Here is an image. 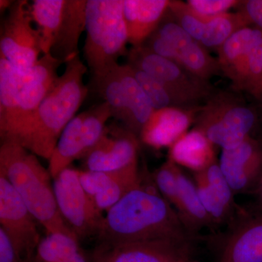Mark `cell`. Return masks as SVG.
Returning a JSON list of instances; mask_svg holds the SVG:
<instances>
[{
  "mask_svg": "<svg viewBox=\"0 0 262 262\" xmlns=\"http://www.w3.org/2000/svg\"><path fill=\"white\" fill-rule=\"evenodd\" d=\"M38 256L42 262H67L80 252L78 238L63 233L48 234L39 241Z\"/></svg>",
  "mask_w": 262,
  "mask_h": 262,
  "instance_id": "28",
  "label": "cell"
},
{
  "mask_svg": "<svg viewBox=\"0 0 262 262\" xmlns=\"http://www.w3.org/2000/svg\"><path fill=\"white\" fill-rule=\"evenodd\" d=\"M84 112L76 115L62 132L49 161V170L54 179L70 168L72 162L83 159L87 155L83 121Z\"/></svg>",
  "mask_w": 262,
  "mask_h": 262,
  "instance_id": "20",
  "label": "cell"
},
{
  "mask_svg": "<svg viewBox=\"0 0 262 262\" xmlns=\"http://www.w3.org/2000/svg\"><path fill=\"white\" fill-rule=\"evenodd\" d=\"M229 80L236 91L262 98V37L253 43Z\"/></svg>",
  "mask_w": 262,
  "mask_h": 262,
  "instance_id": "24",
  "label": "cell"
},
{
  "mask_svg": "<svg viewBox=\"0 0 262 262\" xmlns=\"http://www.w3.org/2000/svg\"><path fill=\"white\" fill-rule=\"evenodd\" d=\"M20 253L9 235L0 227V262H18Z\"/></svg>",
  "mask_w": 262,
  "mask_h": 262,
  "instance_id": "37",
  "label": "cell"
},
{
  "mask_svg": "<svg viewBox=\"0 0 262 262\" xmlns=\"http://www.w3.org/2000/svg\"><path fill=\"white\" fill-rule=\"evenodd\" d=\"M191 238H164L118 245L100 244L93 262H189L194 252Z\"/></svg>",
  "mask_w": 262,
  "mask_h": 262,
  "instance_id": "11",
  "label": "cell"
},
{
  "mask_svg": "<svg viewBox=\"0 0 262 262\" xmlns=\"http://www.w3.org/2000/svg\"><path fill=\"white\" fill-rule=\"evenodd\" d=\"M130 68L133 75L149 98L155 110L168 107L189 108L182 100L154 77L138 69L132 67Z\"/></svg>",
  "mask_w": 262,
  "mask_h": 262,
  "instance_id": "30",
  "label": "cell"
},
{
  "mask_svg": "<svg viewBox=\"0 0 262 262\" xmlns=\"http://www.w3.org/2000/svg\"><path fill=\"white\" fill-rule=\"evenodd\" d=\"M62 63L46 54L28 70L20 72L15 69L18 84L15 107L9 123L0 131L2 140L10 139L32 118L58 78V67Z\"/></svg>",
  "mask_w": 262,
  "mask_h": 262,
  "instance_id": "9",
  "label": "cell"
},
{
  "mask_svg": "<svg viewBox=\"0 0 262 262\" xmlns=\"http://www.w3.org/2000/svg\"><path fill=\"white\" fill-rule=\"evenodd\" d=\"M141 183L138 164L125 168L115 182L95 196L93 199L95 207L100 213L107 212Z\"/></svg>",
  "mask_w": 262,
  "mask_h": 262,
  "instance_id": "27",
  "label": "cell"
},
{
  "mask_svg": "<svg viewBox=\"0 0 262 262\" xmlns=\"http://www.w3.org/2000/svg\"><path fill=\"white\" fill-rule=\"evenodd\" d=\"M215 262H262V214L243 219L226 239Z\"/></svg>",
  "mask_w": 262,
  "mask_h": 262,
  "instance_id": "17",
  "label": "cell"
},
{
  "mask_svg": "<svg viewBox=\"0 0 262 262\" xmlns=\"http://www.w3.org/2000/svg\"><path fill=\"white\" fill-rule=\"evenodd\" d=\"M178 170V165L168 160L155 173L157 189L175 208L178 203L179 196Z\"/></svg>",
  "mask_w": 262,
  "mask_h": 262,
  "instance_id": "33",
  "label": "cell"
},
{
  "mask_svg": "<svg viewBox=\"0 0 262 262\" xmlns=\"http://www.w3.org/2000/svg\"><path fill=\"white\" fill-rule=\"evenodd\" d=\"M237 0H188L186 3L196 13L203 16L213 17L228 13L230 8L241 4Z\"/></svg>",
  "mask_w": 262,
  "mask_h": 262,
  "instance_id": "36",
  "label": "cell"
},
{
  "mask_svg": "<svg viewBox=\"0 0 262 262\" xmlns=\"http://www.w3.org/2000/svg\"><path fill=\"white\" fill-rule=\"evenodd\" d=\"M213 146L206 135L194 127L170 146L169 160L196 173L215 162Z\"/></svg>",
  "mask_w": 262,
  "mask_h": 262,
  "instance_id": "19",
  "label": "cell"
},
{
  "mask_svg": "<svg viewBox=\"0 0 262 262\" xmlns=\"http://www.w3.org/2000/svg\"><path fill=\"white\" fill-rule=\"evenodd\" d=\"M0 175L10 183L48 234L63 233L77 237L58 209L51 183L53 178L48 169L38 160L37 155L15 141L2 140Z\"/></svg>",
  "mask_w": 262,
  "mask_h": 262,
  "instance_id": "3",
  "label": "cell"
},
{
  "mask_svg": "<svg viewBox=\"0 0 262 262\" xmlns=\"http://www.w3.org/2000/svg\"><path fill=\"white\" fill-rule=\"evenodd\" d=\"M17 91L15 69L0 56V131L8 125L14 113Z\"/></svg>",
  "mask_w": 262,
  "mask_h": 262,
  "instance_id": "29",
  "label": "cell"
},
{
  "mask_svg": "<svg viewBox=\"0 0 262 262\" xmlns=\"http://www.w3.org/2000/svg\"><path fill=\"white\" fill-rule=\"evenodd\" d=\"M125 169L115 170V171H93L89 170L80 171L79 170L81 184L86 193L94 199L95 196L102 192L112 183L115 182L121 175Z\"/></svg>",
  "mask_w": 262,
  "mask_h": 262,
  "instance_id": "34",
  "label": "cell"
},
{
  "mask_svg": "<svg viewBox=\"0 0 262 262\" xmlns=\"http://www.w3.org/2000/svg\"><path fill=\"white\" fill-rule=\"evenodd\" d=\"M13 1H8V0H1L0 1V8L1 10H7L9 9L11 5L13 4Z\"/></svg>",
  "mask_w": 262,
  "mask_h": 262,
  "instance_id": "40",
  "label": "cell"
},
{
  "mask_svg": "<svg viewBox=\"0 0 262 262\" xmlns=\"http://www.w3.org/2000/svg\"><path fill=\"white\" fill-rule=\"evenodd\" d=\"M256 114L228 93L213 94L198 110L195 128L213 145L232 149L250 137Z\"/></svg>",
  "mask_w": 262,
  "mask_h": 262,
  "instance_id": "6",
  "label": "cell"
},
{
  "mask_svg": "<svg viewBox=\"0 0 262 262\" xmlns=\"http://www.w3.org/2000/svg\"><path fill=\"white\" fill-rule=\"evenodd\" d=\"M242 12L250 23L256 24L262 29V0H248L241 3Z\"/></svg>",
  "mask_w": 262,
  "mask_h": 262,
  "instance_id": "38",
  "label": "cell"
},
{
  "mask_svg": "<svg viewBox=\"0 0 262 262\" xmlns=\"http://www.w3.org/2000/svg\"><path fill=\"white\" fill-rule=\"evenodd\" d=\"M194 183L202 203L209 215L212 223H223L228 220L232 211L213 191L201 172L195 173Z\"/></svg>",
  "mask_w": 262,
  "mask_h": 262,
  "instance_id": "32",
  "label": "cell"
},
{
  "mask_svg": "<svg viewBox=\"0 0 262 262\" xmlns=\"http://www.w3.org/2000/svg\"><path fill=\"white\" fill-rule=\"evenodd\" d=\"M86 5L87 0H34L29 5L43 55H51L63 63L79 55Z\"/></svg>",
  "mask_w": 262,
  "mask_h": 262,
  "instance_id": "5",
  "label": "cell"
},
{
  "mask_svg": "<svg viewBox=\"0 0 262 262\" xmlns=\"http://www.w3.org/2000/svg\"><path fill=\"white\" fill-rule=\"evenodd\" d=\"M155 32L173 47L181 67L194 77L208 82L221 72L218 60L173 20L161 22Z\"/></svg>",
  "mask_w": 262,
  "mask_h": 262,
  "instance_id": "14",
  "label": "cell"
},
{
  "mask_svg": "<svg viewBox=\"0 0 262 262\" xmlns=\"http://www.w3.org/2000/svg\"><path fill=\"white\" fill-rule=\"evenodd\" d=\"M138 139L125 127H107L101 141L83 158L87 170L115 171L138 164Z\"/></svg>",
  "mask_w": 262,
  "mask_h": 262,
  "instance_id": "13",
  "label": "cell"
},
{
  "mask_svg": "<svg viewBox=\"0 0 262 262\" xmlns=\"http://www.w3.org/2000/svg\"><path fill=\"white\" fill-rule=\"evenodd\" d=\"M127 64L154 77L175 94L189 108L207 101L213 94L207 81L194 77L174 62L153 53L144 46L132 47Z\"/></svg>",
  "mask_w": 262,
  "mask_h": 262,
  "instance_id": "7",
  "label": "cell"
},
{
  "mask_svg": "<svg viewBox=\"0 0 262 262\" xmlns=\"http://www.w3.org/2000/svg\"><path fill=\"white\" fill-rule=\"evenodd\" d=\"M85 32L84 58L93 79L118 64L125 53L128 39L123 0H87Z\"/></svg>",
  "mask_w": 262,
  "mask_h": 262,
  "instance_id": "4",
  "label": "cell"
},
{
  "mask_svg": "<svg viewBox=\"0 0 262 262\" xmlns=\"http://www.w3.org/2000/svg\"><path fill=\"white\" fill-rule=\"evenodd\" d=\"M100 244L118 245L164 238H193L178 212L142 182L112 207L97 234Z\"/></svg>",
  "mask_w": 262,
  "mask_h": 262,
  "instance_id": "1",
  "label": "cell"
},
{
  "mask_svg": "<svg viewBox=\"0 0 262 262\" xmlns=\"http://www.w3.org/2000/svg\"><path fill=\"white\" fill-rule=\"evenodd\" d=\"M37 222L14 188L0 175V227L9 235L19 252H29L37 247L40 239Z\"/></svg>",
  "mask_w": 262,
  "mask_h": 262,
  "instance_id": "12",
  "label": "cell"
},
{
  "mask_svg": "<svg viewBox=\"0 0 262 262\" xmlns=\"http://www.w3.org/2000/svg\"><path fill=\"white\" fill-rule=\"evenodd\" d=\"M169 5V0H123L127 39L132 47L142 46L157 30Z\"/></svg>",
  "mask_w": 262,
  "mask_h": 262,
  "instance_id": "18",
  "label": "cell"
},
{
  "mask_svg": "<svg viewBox=\"0 0 262 262\" xmlns=\"http://www.w3.org/2000/svg\"><path fill=\"white\" fill-rule=\"evenodd\" d=\"M43 55L28 2L13 1L1 26L0 56L20 72L32 68Z\"/></svg>",
  "mask_w": 262,
  "mask_h": 262,
  "instance_id": "8",
  "label": "cell"
},
{
  "mask_svg": "<svg viewBox=\"0 0 262 262\" xmlns=\"http://www.w3.org/2000/svg\"><path fill=\"white\" fill-rule=\"evenodd\" d=\"M120 63L92 79L95 91L108 104L114 118L123 124L127 129L130 123L128 103L125 89L120 79L118 67Z\"/></svg>",
  "mask_w": 262,
  "mask_h": 262,
  "instance_id": "23",
  "label": "cell"
},
{
  "mask_svg": "<svg viewBox=\"0 0 262 262\" xmlns=\"http://www.w3.org/2000/svg\"><path fill=\"white\" fill-rule=\"evenodd\" d=\"M219 165L234 193L249 190L261 171V146L250 136L232 149H222Z\"/></svg>",
  "mask_w": 262,
  "mask_h": 262,
  "instance_id": "15",
  "label": "cell"
},
{
  "mask_svg": "<svg viewBox=\"0 0 262 262\" xmlns=\"http://www.w3.org/2000/svg\"><path fill=\"white\" fill-rule=\"evenodd\" d=\"M199 108L168 107L155 110L143 127L139 139L144 144L159 148L168 147L187 134L195 120Z\"/></svg>",
  "mask_w": 262,
  "mask_h": 262,
  "instance_id": "16",
  "label": "cell"
},
{
  "mask_svg": "<svg viewBox=\"0 0 262 262\" xmlns=\"http://www.w3.org/2000/svg\"><path fill=\"white\" fill-rule=\"evenodd\" d=\"M65 64L63 74L58 76L32 118L10 139H6L48 160L62 132L77 115L89 92L84 83L88 67L80 54Z\"/></svg>",
  "mask_w": 262,
  "mask_h": 262,
  "instance_id": "2",
  "label": "cell"
},
{
  "mask_svg": "<svg viewBox=\"0 0 262 262\" xmlns=\"http://www.w3.org/2000/svg\"><path fill=\"white\" fill-rule=\"evenodd\" d=\"M262 37V31L247 27L234 33L232 37L219 49L218 62L221 72L230 78L250 48L259 38Z\"/></svg>",
  "mask_w": 262,
  "mask_h": 262,
  "instance_id": "25",
  "label": "cell"
},
{
  "mask_svg": "<svg viewBox=\"0 0 262 262\" xmlns=\"http://www.w3.org/2000/svg\"><path fill=\"white\" fill-rule=\"evenodd\" d=\"M118 70L126 94L130 113V123L127 130L139 138L143 127L155 110L149 98L133 75L130 66L127 63L119 64Z\"/></svg>",
  "mask_w": 262,
  "mask_h": 262,
  "instance_id": "22",
  "label": "cell"
},
{
  "mask_svg": "<svg viewBox=\"0 0 262 262\" xmlns=\"http://www.w3.org/2000/svg\"><path fill=\"white\" fill-rule=\"evenodd\" d=\"M178 203L175 209L188 230L194 235L204 227L213 225L201 198L195 183L179 168Z\"/></svg>",
  "mask_w": 262,
  "mask_h": 262,
  "instance_id": "21",
  "label": "cell"
},
{
  "mask_svg": "<svg viewBox=\"0 0 262 262\" xmlns=\"http://www.w3.org/2000/svg\"><path fill=\"white\" fill-rule=\"evenodd\" d=\"M168 11L176 23L196 42H201L205 25L211 17L203 16L193 10L187 3L177 0L170 1Z\"/></svg>",
  "mask_w": 262,
  "mask_h": 262,
  "instance_id": "31",
  "label": "cell"
},
{
  "mask_svg": "<svg viewBox=\"0 0 262 262\" xmlns=\"http://www.w3.org/2000/svg\"><path fill=\"white\" fill-rule=\"evenodd\" d=\"M200 172L203 174L206 182L218 194L222 202L231 211H233L235 206L233 196L234 193L222 173L219 163L215 161L208 168Z\"/></svg>",
  "mask_w": 262,
  "mask_h": 262,
  "instance_id": "35",
  "label": "cell"
},
{
  "mask_svg": "<svg viewBox=\"0 0 262 262\" xmlns=\"http://www.w3.org/2000/svg\"><path fill=\"white\" fill-rule=\"evenodd\" d=\"M250 24L246 15L239 10L237 13L211 17L205 25L200 43L206 48L219 49L234 33Z\"/></svg>",
  "mask_w": 262,
  "mask_h": 262,
  "instance_id": "26",
  "label": "cell"
},
{
  "mask_svg": "<svg viewBox=\"0 0 262 262\" xmlns=\"http://www.w3.org/2000/svg\"><path fill=\"white\" fill-rule=\"evenodd\" d=\"M53 180L57 205L66 223L78 238L97 234L103 217L82 187L79 170L70 167Z\"/></svg>",
  "mask_w": 262,
  "mask_h": 262,
  "instance_id": "10",
  "label": "cell"
},
{
  "mask_svg": "<svg viewBox=\"0 0 262 262\" xmlns=\"http://www.w3.org/2000/svg\"><path fill=\"white\" fill-rule=\"evenodd\" d=\"M67 262H86V261L85 259H84V256H82V253L79 252Z\"/></svg>",
  "mask_w": 262,
  "mask_h": 262,
  "instance_id": "39",
  "label": "cell"
}]
</instances>
